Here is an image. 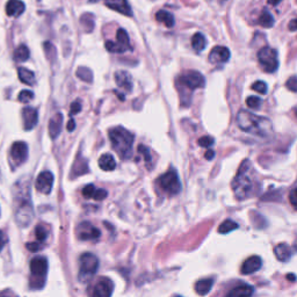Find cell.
Segmentation results:
<instances>
[{
    "label": "cell",
    "mask_w": 297,
    "mask_h": 297,
    "mask_svg": "<svg viewBox=\"0 0 297 297\" xmlns=\"http://www.w3.org/2000/svg\"><path fill=\"white\" fill-rule=\"evenodd\" d=\"M236 122L243 131L260 136V137H270V135L273 132V126L270 119L258 116L244 109L237 114Z\"/></svg>",
    "instance_id": "1"
},
{
    "label": "cell",
    "mask_w": 297,
    "mask_h": 297,
    "mask_svg": "<svg viewBox=\"0 0 297 297\" xmlns=\"http://www.w3.org/2000/svg\"><path fill=\"white\" fill-rule=\"evenodd\" d=\"M251 164L248 160H244V163L240 165V168L237 173L236 178L232 181V190L238 200H246L248 198L254 196L256 192V183L251 178Z\"/></svg>",
    "instance_id": "2"
},
{
    "label": "cell",
    "mask_w": 297,
    "mask_h": 297,
    "mask_svg": "<svg viewBox=\"0 0 297 297\" xmlns=\"http://www.w3.org/2000/svg\"><path fill=\"white\" fill-rule=\"evenodd\" d=\"M206 85V79L199 71H187L176 80V87L180 92L182 106H190L192 100V92L196 88H202Z\"/></svg>",
    "instance_id": "3"
},
{
    "label": "cell",
    "mask_w": 297,
    "mask_h": 297,
    "mask_svg": "<svg viewBox=\"0 0 297 297\" xmlns=\"http://www.w3.org/2000/svg\"><path fill=\"white\" fill-rule=\"evenodd\" d=\"M114 151L122 160L131 158L132 145H134V135L123 127L112 128L108 132Z\"/></svg>",
    "instance_id": "4"
},
{
    "label": "cell",
    "mask_w": 297,
    "mask_h": 297,
    "mask_svg": "<svg viewBox=\"0 0 297 297\" xmlns=\"http://www.w3.org/2000/svg\"><path fill=\"white\" fill-rule=\"evenodd\" d=\"M48 260L44 256H35L30 262V280L29 287L31 289H42L46 284L48 274Z\"/></svg>",
    "instance_id": "5"
},
{
    "label": "cell",
    "mask_w": 297,
    "mask_h": 297,
    "mask_svg": "<svg viewBox=\"0 0 297 297\" xmlns=\"http://www.w3.org/2000/svg\"><path fill=\"white\" fill-rule=\"evenodd\" d=\"M80 268L78 279L80 282H88L96 274L99 268V260L94 254L84 253L79 259Z\"/></svg>",
    "instance_id": "6"
},
{
    "label": "cell",
    "mask_w": 297,
    "mask_h": 297,
    "mask_svg": "<svg viewBox=\"0 0 297 297\" xmlns=\"http://www.w3.org/2000/svg\"><path fill=\"white\" fill-rule=\"evenodd\" d=\"M258 61L264 71L268 72V73H274L279 67L278 51L273 49V48L265 47L259 50Z\"/></svg>",
    "instance_id": "7"
},
{
    "label": "cell",
    "mask_w": 297,
    "mask_h": 297,
    "mask_svg": "<svg viewBox=\"0 0 297 297\" xmlns=\"http://www.w3.org/2000/svg\"><path fill=\"white\" fill-rule=\"evenodd\" d=\"M158 184L168 195H176L181 192V182L178 173L174 170H170L158 179Z\"/></svg>",
    "instance_id": "8"
},
{
    "label": "cell",
    "mask_w": 297,
    "mask_h": 297,
    "mask_svg": "<svg viewBox=\"0 0 297 297\" xmlns=\"http://www.w3.org/2000/svg\"><path fill=\"white\" fill-rule=\"evenodd\" d=\"M11 162L14 166L21 165L28 158V145L25 142H15L11 148Z\"/></svg>",
    "instance_id": "9"
},
{
    "label": "cell",
    "mask_w": 297,
    "mask_h": 297,
    "mask_svg": "<svg viewBox=\"0 0 297 297\" xmlns=\"http://www.w3.org/2000/svg\"><path fill=\"white\" fill-rule=\"evenodd\" d=\"M36 190L43 194H50L54 186V174L49 171H44L36 179Z\"/></svg>",
    "instance_id": "10"
},
{
    "label": "cell",
    "mask_w": 297,
    "mask_h": 297,
    "mask_svg": "<svg viewBox=\"0 0 297 297\" xmlns=\"http://www.w3.org/2000/svg\"><path fill=\"white\" fill-rule=\"evenodd\" d=\"M78 237L82 240H96L100 238V230L90 222H83L77 229Z\"/></svg>",
    "instance_id": "11"
},
{
    "label": "cell",
    "mask_w": 297,
    "mask_h": 297,
    "mask_svg": "<svg viewBox=\"0 0 297 297\" xmlns=\"http://www.w3.org/2000/svg\"><path fill=\"white\" fill-rule=\"evenodd\" d=\"M114 291V283L113 281L108 278H101L96 282L93 296L96 297H109Z\"/></svg>",
    "instance_id": "12"
},
{
    "label": "cell",
    "mask_w": 297,
    "mask_h": 297,
    "mask_svg": "<svg viewBox=\"0 0 297 297\" xmlns=\"http://www.w3.org/2000/svg\"><path fill=\"white\" fill-rule=\"evenodd\" d=\"M17 222L20 227H27L29 226V223L33 219V208H31L30 203L23 202L17 211Z\"/></svg>",
    "instance_id": "13"
},
{
    "label": "cell",
    "mask_w": 297,
    "mask_h": 297,
    "mask_svg": "<svg viewBox=\"0 0 297 297\" xmlns=\"http://www.w3.org/2000/svg\"><path fill=\"white\" fill-rule=\"evenodd\" d=\"M230 59V50L227 47H215L209 54V62L211 64H223Z\"/></svg>",
    "instance_id": "14"
},
{
    "label": "cell",
    "mask_w": 297,
    "mask_h": 297,
    "mask_svg": "<svg viewBox=\"0 0 297 297\" xmlns=\"http://www.w3.org/2000/svg\"><path fill=\"white\" fill-rule=\"evenodd\" d=\"M22 118H23V127L25 130H31L35 128L39 121V114L38 110L33 107H26L22 110Z\"/></svg>",
    "instance_id": "15"
},
{
    "label": "cell",
    "mask_w": 297,
    "mask_h": 297,
    "mask_svg": "<svg viewBox=\"0 0 297 297\" xmlns=\"http://www.w3.org/2000/svg\"><path fill=\"white\" fill-rule=\"evenodd\" d=\"M106 6L127 17H131L132 10L128 0H106Z\"/></svg>",
    "instance_id": "16"
},
{
    "label": "cell",
    "mask_w": 297,
    "mask_h": 297,
    "mask_svg": "<svg viewBox=\"0 0 297 297\" xmlns=\"http://www.w3.org/2000/svg\"><path fill=\"white\" fill-rule=\"evenodd\" d=\"M262 265H263V262L260 256L258 255L251 256V258H248L247 260H245L242 266V273L245 275L252 274V273L259 271L260 267H262Z\"/></svg>",
    "instance_id": "17"
},
{
    "label": "cell",
    "mask_w": 297,
    "mask_h": 297,
    "mask_svg": "<svg viewBox=\"0 0 297 297\" xmlns=\"http://www.w3.org/2000/svg\"><path fill=\"white\" fill-rule=\"evenodd\" d=\"M115 82L119 87L123 88L126 92L132 91V78L127 71H118L115 73Z\"/></svg>",
    "instance_id": "18"
},
{
    "label": "cell",
    "mask_w": 297,
    "mask_h": 297,
    "mask_svg": "<svg viewBox=\"0 0 297 297\" xmlns=\"http://www.w3.org/2000/svg\"><path fill=\"white\" fill-rule=\"evenodd\" d=\"M88 172V162L85 157L78 155V157L76 158L73 167H72L71 176L72 178H77L79 175L86 174Z\"/></svg>",
    "instance_id": "19"
},
{
    "label": "cell",
    "mask_w": 297,
    "mask_h": 297,
    "mask_svg": "<svg viewBox=\"0 0 297 297\" xmlns=\"http://www.w3.org/2000/svg\"><path fill=\"white\" fill-rule=\"evenodd\" d=\"M25 4L21 0H9L6 4V13L9 17H20L25 12Z\"/></svg>",
    "instance_id": "20"
},
{
    "label": "cell",
    "mask_w": 297,
    "mask_h": 297,
    "mask_svg": "<svg viewBox=\"0 0 297 297\" xmlns=\"http://www.w3.org/2000/svg\"><path fill=\"white\" fill-rule=\"evenodd\" d=\"M62 124H63V115L61 113L55 114L53 118L50 119L49 135L51 138L56 139L58 137V135L61 134V130H62Z\"/></svg>",
    "instance_id": "21"
},
{
    "label": "cell",
    "mask_w": 297,
    "mask_h": 297,
    "mask_svg": "<svg viewBox=\"0 0 297 297\" xmlns=\"http://www.w3.org/2000/svg\"><path fill=\"white\" fill-rule=\"evenodd\" d=\"M274 253L280 262H288V260L291 258V248L284 243L279 244L278 246H275L274 248Z\"/></svg>",
    "instance_id": "22"
},
{
    "label": "cell",
    "mask_w": 297,
    "mask_h": 297,
    "mask_svg": "<svg viewBox=\"0 0 297 297\" xmlns=\"http://www.w3.org/2000/svg\"><path fill=\"white\" fill-rule=\"evenodd\" d=\"M99 166L103 171H114L116 168V162L113 156L106 154L99 158Z\"/></svg>",
    "instance_id": "23"
},
{
    "label": "cell",
    "mask_w": 297,
    "mask_h": 297,
    "mask_svg": "<svg viewBox=\"0 0 297 297\" xmlns=\"http://www.w3.org/2000/svg\"><path fill=\"white\" fill-rule=\"evenodd\" d=\"M253 292H254L253 287L247 286V284H243V286H239L232 289V290L228 294V296L229 297H246V296H251Z\"/></svg>",
    "instance_id": "24"
},
{
    "label": "cell",
    "mask_w": 297,
    "mask_h": 297,
    "mask_svg": "<svg viewBox=\"0 0 297 297\" xmlns=\"http://www.w3.org/2000/svg\"><path fill=\"white\" fill-rule=\"evenodd\" d=\"M212 284H214V279H203L200 280L195 284V290L199 295H207L211 290Z\"/></svg>",
    "instance_id": "25"
},
{
    "label": "cell",
    "mask_w": 297,
    "mask_h": 297,
    "mask_svg": "<svg viewBox=\"0 0 297 297\" xmlns=\"http://www.w3.org/2000/svg\"><path fill=\"white\" fill-rule=\"evenodd\" d=\"M116 40H118L119 46L124 50V53H126V51H128V50L132 49L131 46H130L129 36H128L127 31L122 29V28H120V29L118 30V33H116Z\"/></svg>",
    "instance_id": "26"
},
{
    "label": "cell",
    "mask_w": 297,
    "mask_h": 297,
    "mask_svg": "<svg viewBox=\"0 0 297 297\" xmlns=\"http://www.w3.org/2000/svg\"><path fill=\"white\" fill-rule=\"evenodd\" d=\"M156 20L159 22H163L164 25L168 28L174 26V17L167 11H164V10L158 11L157 14H156Z\"/></svg>",
    "instance_id": "27"
},
{
    "label": "cell",
    "mask_w": 297,
    "mask_h": 297,
    "mask_svg": "<svg viewBox=\"0 0 297 297\" xmlns=\"http://www.w3.org/2000/svg\"><path fill=\"white\" fill-rule=\"evenodd\" d=\"M207 46V40L204 38V35L201 33H196L192 38V47L196 53H201V51Z\"/></svg>",
    "instance_id": "28"
},
{
    "label": "cell",
    "mask_w": 297,
    "mask_h": 297,
    "mask_svg": "<svg viewBox=\"0 0 297 297\" xmlns=\"http://www.w3.org/2000/svg\"><path fill=\"white\" fill-rule=\"evenodd\" d=\"M19 78L22 83H25L26 85H33L35 83V75L33 71L26 69V67H19L18 70Z\"/></svg>",
    "instance_id": "29"
},
{
    "label": "cell",
    "mask_w": 297,
    "mask_h": 297,
    "mask_svg": "<svg viewBox=\"0 0 297 297\" xmlns=\"http://www.w3.org/2000/svg\"><path fill=\"white\" fill-rule=\"evenodd\" d=\"M29 56H30L29 49H28L25 44L19 46L14 51V59L17 62H25V61H27L28 58H29Z\"/></svg>",
    "instance_id": "30"
},
{
    "label": "cell",
    "mask_w": 297,
    "mask_h": 297,
    "mask_svg": "<svg viewBox=\"0 0 297 297\" xmlns=\"http://www.w3.org/2000/svg\"><path fill=\"white\" fill-rule=\"evenodd\" d=\"M259 25L264 28H271L274 26V18L272 17V14L267 10H264L263 13L260 14Z\"/></svg>",
    "instance_id": "31"
},
{
    "label": "cell",
    "mask_w": 297,
    "mask_h": 297,
    "mask_svg": "<svg viewBox=\"0 0 297 297\" xmlns=\"http://www.w3.org/2000/svg\"><path fill=\"white\" fill-rule=\"evenodd\" d=\"M238 228H239L238 224H237L236 222H234L232 219H226L219 226L218 232H219V234H222V235H227V234H229V232L237 230Z\"/></svg>",
    "instance_id": "32"
},
{
    "label": "cell",
    "mask_w": 297,
    "mask_h": 297,
    "mask_svg": "<svg viewBox=\"0 0 297 297\" xmlns=\"http://www.w3.org/2000/svg\"><path fill=\"white\" fill-rule=\"evenodd\" d=\"M77 77L82 79L83 82L91 83L93 80V75H92V71L88 69V67H79L77 70Z\"/></svg>",
    "instance_id": "33"
},
{
    "label": "cell",
    "mask_w": 297,
    "mask_h": 297,
    "mask_svg": "<svg viewBox=\"0 0 297 297\" xmlns=\"http://www.w3.org/2000/svg\"><path fill=\"white\" fill-rule=\"evenodd\" d=\"M262 99L258 96H248L246 99V105L251 108V109H258L262 106Z\"/></svg>",
    "instance_id": "34"
},
{
    "label": "cell",
    "mask_w": 297,
    "mask_h": 297,
    "mask_svg": "<svg viewBox=\"0 0 297 297\" xmlns=\"http://www.w3.org/2000/svg\"><path fill=\"white\" fill-rule=\"evenodd\" d=\"M35 235L40 242H44L48 237V230L43 226H38L35 229Z\"/></svg>",
    "instance_id": "35"
},
{
    "label": "cell",
    "mask_w": 297,
    "mask_h": 297,
    "mask_svg": "<svg viewBox=\"0 0 297 297\" xmlns=\"http://www.w3.org/2000/svg\"><path fill=\"white\" fill-rule=\"evenodd\" d=\"M80 21H82L83 26L85 27V30L86 31H92L93 30L94 28V19H93V15L88 14V20L86 21V19L82 17V19H80Z\"/></svg>",
    "instance_id": "36"
},
{
    "label": "cell",
    "mask_w": 297,
    "mask_h": 297,
    "mask_svg": "<svg viewBox=\"0 0 297 297\" xmlns=\"http://www.w3.org/2000/svg\"><path fill=\"white\" fill-rule=\"evenodd\" d=\"M252 90L258 92V93L266 94L268 87H267V84L265 82H255L253 85H252Z\"/></svg>",
    "instance_id": "37"
},
{
    "label": "cell",
    "mask_w": 297,
    "mask_h": 297,
    "mask_svg": "<svg viewBox=\"0 0 297 297\" xmlns=\"http://www.w3.org/2000/svg\"><path fill=\"white\" fill-rule=\"evenodd\" d=\"M33 98H34L33 92H31V91H28V90L21 91V92H20V94H19V101L25 102V103L29 102L30 100L33 99Z\"/></svg>",
    "instance_id": "38"
},
{
    "label": "cell",
    "mask_w": 297,
    "mask_h": 297,
    "mask_svg": "<svg viewBox=\"0 0 297 297\" xmlns=\"http://www.w3.org/2000/svg\"><path fill=\"white\" fill-rule=\"evenodd\" d=\"M214 144V138L210 137V136H204L199 139V145L206 148H209Z\"/></svg>",
    "instance_id": "39"
},
{
    "label": "cell",
    "mask_w": 297,
    "mask_h": 297,
    "mask_svg": "<svg viewBox=\"0 0 297 297\" xmlns=\"http://www.w3.org/2000/svg\"><path fill=\"white\" fill-rule=\"evenodd\" d=\"M95 191L96 190H95V187L93 186V184H87V186L83 190L84 198H86V199H93Z\"/></svg>",
    "instance_id": "40"
},
{
    "label": "cell",
    "mask_w": 297,
    "mask_h": 297,
    "mask_svg": "<svg viewBox=\"0 0 297 297\" xmlns=\"http://www.w3.org/2000/svg\"><path fill=\"white\" fill-rule=\"evenodd\" d=\"M286 86L289 91L297 92V77L296 76H294V77H290L287 80Z\"/></svg>",
    "instance_id": "41"
},
{
    "label": "cell",
    "mask_w": 297,
    "mask_h": 297,
    "mask_svg": "<svg viewBox=\"0 0 297 297\" xmlns=\"http://www.w3.org/2000/svg\"><path fill=\"white\" fill-rule=\"evenodd\" d=\"M108 193L105 190H96L94 193V196L93 199L96 200V201H102V200H105L107 198Z\"/></svg>",
    "instance_id": "42"
},
{
    "label": "cell",
    "mask_w": 297,
    "mask_h": 297,
    "mask_svg": "<svg viewBox=\"0 0 297 297\" xmlns=\"http://www.w3.org/2000/svg\"><path fill=\"white\" fill-rule=\"evenodd\" d=\"M289 201H290L291 206L297 210V188H295V190H292L290 192V195H289Z\"/></svg>",
    "instance_id": "43"
},
{
    "label": "cell",
    "mask_w": 297,
    "mask_h": 297,
    "mask_svg": "<svg viewBox=\"0 0 297 297\" xmlns=\"http://www.w3.org/2000/svg\"><path fill=\"white\" fill-rule=\"evenodd\" d=\"M80 109H82V103H80L79 100H76L75 102H72V105H71V114L72 115L78 114Z\"/></svg>",
    "instance_id": "44"
},
{
    "label": "cell",
    "mask_w": 297,
    "mask_h": 297,
    "mask_svg": "<svg viewBox=\"0 0 297 297\" xmlns=\"http://www.w3.org/2000/svg\"><path fill=\"white\" fill-rule=\"evenodd\" d=\"M138 151L140 152V154H143L144 157H145L146 162H150V160H151V156H150V151H148L147 147L143 146V145H139L138 146Z\"/></svg>",
    "instance_id": "45"
},
{
    "label": "cell",
    "mask_w": 297,
    "mask_h": 297,
    "mask_svg": "<svg viewBox=\"0 0 297 297\" xmlns=\"http://www.w3.org/2000/svg\"><path fill=\"white\" fill-rule=\"evenodd\" d=\"M6 244H7V236L4 234L3 231H0V252L3 251V248L5 247Z\"/></svg>",
    "instance_id": "46"
},
{
    "label": "cell",
    "mask_w": 297,
    "mask_h": 297,
    "mask_svg": "<svg viewBox=\"0 0 297 297\" xmlns=\"http://www.w3.org/2000/svg\"><path fill=\"white\" fill-rule=\"evenodd\" d=\"M27 247L28 250L31 252H38L40 248H41V245H40L39 243H30V244H27Z\"/></svg>",
    "instance_id": "47"
},
{
    "label": "cell",
    "mask_w": 297,
    "mask_h": 297,
    "mask_svg": "<svg viewBox=\"0 0 297 297\" xmlns=\"http://www.w3.org/2000/svg\"><path fill=\"white\" fill-rule=\"evenodd\" d=\"M289 30H291V31L297 30V18L291 20V21L289 22Z\"/></svg>",
    "instance_id": "48"
},
{
    "label": "cell",
    "mask_w": 297,
    "mask_h": 297,
    "mask_svg": "<svg viewBox=\"0 0 297 297\" xmlns=\"http://www.w3.org/2000/svg\"><path fill=\"white\" fill-rule=\"evenodd\" d=\"M75 128H76V122H75L73 119H71L69 121V123H67V130L73 131Z\"/></svg>",
    "instance_id": "49"
},
{
    "label": "cell",
    "mask_w": 297,
    "mask_h": 297,
    "mask_svg": "<svg viewBox=\"0 0 297 297\" xmlns=\"http://www.w3.org/2000/svg\"><path fill=\"white\" fill-rule=\"evenodd\" d=\"M214 157H215V152L212 151V150H208V151L206 152V158H207L208 160H211Z\"/></svg>",
    "instance_id": "50"
},
{
    "label": "cell",
    "mask_w": 297,
    "mask_h": 297,
    "mask_svg": "<svg viewBox=\"0 0 297 297\" xmlns=\"http://www.w3.org/2000/svg\"><path fill=\"white\" fill-rule=\"evenodd\" d=\"M279 3H281V0H268V4H271L273 6H276Z\"/></svg>",
    "instance_id": "51"
},
{
    "label": "cell",
    "mask_w": 297,
    "mask_h": 297,
    "mask_svg": "<svg viewBox=\"0 0 297 297\" xmlns=\"http://www.w3.org/2000/svg\"><path fill=\"white\" fill-rule=\"evenodd\" d=\"M289 278H290L289 280H291V281H294V280H295V276H294V275H289Z\"/></svg>",
    "instance_id": "52"
},
{
    "label": "cell",
    "mask_w": 297,
    "mask_h": 297,
    "mask_svg": "<svg viewBox=\"0 0 297 297\" xmlns=\"http://www.w3.org/2000/svg\"><path fill=\"white\" fill-rule=\"evenodd\" d=\"M295 115H296V118H297V108H295Z\"/></svg>",
    "instance_id": "53"
}]
</instances>
